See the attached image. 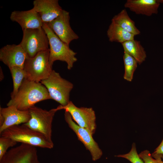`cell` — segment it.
Masks as SVG:
<instances>
[{
    "label": "cell",
    "mask_w": 163,
    "mask_h": 163,
    "mask_svg": "<svg viewBox=\"0 0 163 163\" xmlns=\"http://www.w3.org/2000/svg\"><path fill=\"white\" fill-rule=\"evenodd\" d=\"M158 1L160 3H163V0H158Z\"/></svg>",
    "instance_id": "obj_28"
},
{
    "label": "cell",
    "mask_w": 163,
    "mask_h": 163,
    "mask_svg": "<svg viewBox=\"0 0 163 163\" xmlns=\"http://www.w3.org/2000/svg\"><path fill=\"white\" fill-rule=\"evenodd\" d=\"M0 163H40L36 147L21 143L8 151Z\"/></svg>",
    "instance_id": "obj_9"
},
{
    "label": "cell",
    "mask_w": 163,
    "mask_h": 163,
    "mask_svg": "<svg viewBox=\"0 0 163 163\" xmlns=\"http://www.w3.org/2000/svg\"><path fill=\"white\" fill-rule=\"evenodd\" d=\"M51 99L46 87L40 82L24 80L16 95L7 104L21 110H27L37 103Z\"/></svg>",
    "instance_id": "obj_1"
},
{
    "label": "cell",
    "mask_w": 163,
    "mask_h": 163,
    "mask_svg": "<svg viewBox=\"0 0 163 163\" xmlns=\"http://www.w3.org/2000/svg\"><path fill=\"white\" fill-rule=\"evenodd\" d=\"M107 35L110 41L121 43L134 39L135 36L112 21L109 25L107 31Z\"/></svg>",
    "instance_id": "obj_18"
},
{
    "label": "cell",
    "mask_w": 163,
    "mask_h": 163,
    "mask_svg": "<svg viewBox=\"0 0 163 163\" xmlns=\"http://www.w3.org/2000/svg\"><path fill=\"white\" fill-rule=\"evenodd\" d=\"M70 19L69 12L63 10L57 18L47 23L58 37L69 46L71 41L79 38L71 27Z\"/></svg>",
    "instance_id": "obj_11"
},
{
    "label": "cell",
    "mask_w": 163,
    "mask_h": 163,
    "mask_svg": "<svg viewBox=\"0 0 163 163\" xmlns=\"http://www.w3.org/2000/svg\"><path fill=\"white\" fill-rule=\"evenodd\" d=\"M160 5L158 0H127L124 6L136 14L150 16L158 13Z\"/></svg>",
    "instance_id": "obj_16"
},
{
    "label": "cell",
    "mask_w": 163,
    "mask_h": 163,
    "mask_svg": "<svg viewBox=\"0 0 163 163\" xmlns=\"http://www.w3.org/2000/svg\"><path fill=\"white\" fill-rule=\"evenodd\" d=\"M40 82L47 89L51 99L63 106L70 102V93L73 85L62 78L59 73L53 70L48 77Z\"/></svg>",
    "instance_id": "obj_5"
},
{
    "label": "cell",
    "mask_w": 163,
    "mask_h": 163,
    "mask_svg": "<svg viewBox=\"0 0 163 163\" xmlns=\"http://www.w3.org/2000/svg\"><path fill=\"white\" fill-rule=\"evenodd\" d=\"M65 120L69 127L75 132L79 141L84 144L90 153L92 160L96 161L102 155V152L97 143L93 138V135L87 130L83 128L75 123L70 113L65 111Z\"/></svg>",
    "instance_id": "obj_10"
},
{
    "label": "cell",
    "mask_w": 163,
    "mask_h": 163,
    "mask_svg": "<svg viewBox=\"0 0 163 163\" xmlns=\"http://www.w3.org/2000/svg\"><path fill=\"white\" fill-rule=\"evenodd\" d=\"M17 143L11 139L1 136L0 138V160L7 152L8 149L14 146Z\"/></svg>",
    "instance_id": "obj_23"
},
{
    "label": "cell",
    "mask_w": 163,
    "mask_h": 163,
    "mask_svg": "<svg viewBox=\"0 0 163 163\" xmlns=\"http://www.w3.org/2000/svg\"><path fill=\"white\" fill-rule=\"evenodd\" d=\"M33 8L40 15L43 23H49L57 18L63 9L58 0H35Z\"/></svg>",
    "instance_id": "obj_14"
},
{
    "label": "cell",
    "mask_w": 163,
    "mask_h": 163,
    "mask_svg": "<svg viewBox=\"0 0 163 163\" xmlns=\"http://www.w3.org/2000/svg\"><path fill=\"white\" fill-rule=\"evenodd\" d=\"M13 80V88L11 94V99L16 95L24 79L27 78L26 73L24 69L14 67L9 69Z\"/></svg>",
    "instance_id": "obj_20"
},
{
    "label": "cell",
    "mask_w": 163,
    "mask_h": 163,
    "mask_svg": "<svg viewBox=\"0 0 163 163\" xmlns=\"http://www.w3.org/2000/svg\"><path fill=\"white\" fill-rule=\"evenodd\" d=\"M1 136L12 139L35 147L51 149L54 144L50 142L42 134L30 128L24 124L10 127L3 131Z\"/></svg>",
    "instance_id": "obj_3"
},
{
    "label": "cell",
    "mask_w": 163,
    "mask_h": 163,
    "mask_svg": "<svg viewBox=\"0 0 163 163\" xmlns=\"http://www.w3.org/2000/svg\"><path fill=\"white\" fill-rule=\"evenodd\" d=\"M123 59L125 68L124 78L129 82L132 81L134 73L137 67L138 62L132 56L124 52Z\"/></svg>",
    "instance_id": "obj_21"
},
{
    "label": "cell",
    "mask_w": 163,
    "mask_h": 163,
    "mask_svg": "<svg viewBox=\"0 0 163 163\" xmlns=\"http://www.w3.org/2000/svg\"><path fill=\"white\" fill-rule=\"evenodd\" d=\"M115 156L125 158L132 163H145L137 153L135 143L132 144L131 150L129 153L115 155Z\"/></svg>",
    "instance_id": "obj_22"
},
{
    "label": "cell",
    "mask_w": 163,
    "mask_h": 163,
    "mask_svg": "<svg viewBox=\"0 0 163 163\" xmlns=\"http://www.w3.org/2000/svg\"><path fill=\"white\" fill-rule=\"evenodd\" d=\"M30 117L29 110H20L14 106L0 107V134L10 127L27 123Z\"/></svg>",
    "instance_id": "obj_12"
},
{
    "label": "cell",
    "mask_w": 163,
    "mask_h": 163,
    "mask_svg": "<svg viewBox=\"0 0 163 163\" xmlns=\"http://www.w3.org/2000/svg\"><path fill=\"white\" fill-rule=\"evenodd\" d=\"M27 56L19 44H7L0 49V60L9 69L17 67L24 69Z\"/></svg>",
    "instance_id": "obj_13"
},
{
    "label": "cell",
    "mask_w": 163,
    "mask_h": 163,
    "mask_svg": "<svg viewBox=\"0 0 163 163\" xmlns=\"http://www.w3.org/2000/svg\"><path fill=\"white\" fill-rule=\"evenodd\" d=\"M124 52L133 57L140 65L145 60L146 54L140 41L134 39L121 43Z\"/></svg>",
    "instance_id": "obj_17"
},
{
    "label": "cell",
    "mask_w": 163,
    "mask_h": 163,
    "mask_svg": "<svg viewBox=\"0 0 163 163\" xmlns=\"http://www.w3.org/2000/svg\"><path fill=\"white\" fill-rule=\"evenodd\" d=\"M4 75L2 72V69L0 66V81H2L4 78Z\"/></svg>",
    "instance_id": "obj_27"
},
{
    "label": "cell",
    "mask_w": 163,
    "mask_h": 163,
    "mask_svg": "<svg viewBox=\"0 0 163 163\" xmlns=\"http://www.w3.org/2000/svg\"><path fill=\"white\" fill-rule=\"evenodd\" d=\"M42 27L48 39L50 46L49 61L51 66L52 67L54 62L59 60L66 62L68 69H71L77 60L75 57L77 53L58 37L47 23H43Z\"/></svg>",
    "instance_id": "obj_2"
},
{
    "label": "cell",
    "mask_w": 163,
    "mask_h": 163,
    "mask_svg": "<svg viewBox=\"0 0 163 163\" xmlns=\"http://www.w3.org/2000/svg\"><path fill=\"white\" fill-rule=\"evenodd\" d=\"M49 49L38 53L33 57L26 58L24 69L27 79L40 82L48 77L53 70L49 63Z\"/></svg>",
    "instance_id": "obj_4"
},
{
    "label": "cell",
    "mask_w": 163,
    "mask_h": 163,
    "mask_svg": "<svg viewBox=\"0 0 163 163\" xmlns=\"http://www.w3.org/2000/svg\"><path fill=\"white\" fill-rule=\"evenodd\" d=\"M153 153L163 155V139L160 144L155 149Z\"/></svg>",
    "instance_id": "obj_25"
},
{
    "label": "cell",
    "mask_w": 163,
    "mask_h": 163,
    "mask_svg": "<svg viewBox=\"0 0 163 163\" xmlns=\"http://www.w3.org/2000/svg\"><path fill=\"white\" fill-rule=\"evenodd\" d=\"M30 117L24 123L31 129L43 134L50 142L53 143L52 139V124L57 108L47 110L35 105L28 110Z\"/></svg>",
    "instance_id": "obj_6"
},
{
    "label": "cell",
    "mask_w": 163,
    "mask_h": 163,
    "mask_svg": "<svg viewBox=\"0 0 163 163\" xmlns=\"http://www.w3.org/2000/svg\"><path fill=\"white\" fill-rule=\"evenodd\" d=\"M11 21L18 23L22 30L42 27L43 23L39 14L33 8L27 11H14L10 16Z\"/></svg>",
    "instance_id": "obj_15"
},
{
    "label": "cell",
    "mask_w": 163,
    "mask_h": 163,
    "mask_svg": "<svg viewBox=\"0 0 163 163\" xmlns=\"http://www.w3.org/2000/svg\"><path fill=\"white\" fill-rule=\"evenodd\" d=\"M139 155L145 163H159L157 159L153 158L150 152L148 150L142 151Z\"/></svg>",
    "instance_id": "obj_24"
},
{
    "label": "cell",
    "mask_w": 163,
    "mask_h": 163,
    "mask_svg": "<svg viewBox=\"0 0 163 163\" xmlns=\"http://www.w3.org/2000/svg\"><path fill=\"white\" fill-rule=\"evenodd\" d=\"M161 158L163 162V155H161Z\"/></svg>",
    "instance_id": "obj_29"
},
{
    "label": "cell",
    "mask_w": 163,
    "mask_h": 163,
    "mask_svg": "<svg viewBox=\"0 0 163 163\" xmlns=\"http://www.w3.org/2000/svg\"><path fill=\"white\" fill-rule=\"evenodd\" d=\"M22 30L23 37L19 44L25 52L27 58L33 57L38 53L49 49L48 38L42 27Z\"/></svg>",
    "instance_id": "obj_7"
},
{
    "label": "cell",
    "mask_w": 163,
    "mask_h": 163,
    "mask_svg": "<svg viewBox=\"0 0 163 163\" xmlns=\"http://www.w3.org/2000/svg\"><path fill=\"white\" fill-rule=\"evenodd\" d=\"M111 21L135 36L140 34L141 33L136 26L134 21L129 17L126 9L122 10L118 14L114 16Z\"/></svg>",
    "instance_id": "obj_19"
},
{
    "label": "cell",
    "mask_w": 163,
    "mask_h": 163,
    "mask_svg": "<svg viewBox=\"0 0 163 163\" xmlns=\"http://www.w3.org/2000/svg\"><path fill=\"white\" fill-rule=\"evenodd\" d=\"M152 155L154 158L157 159L159 163H163L161 154H157L153 153L152 154Z\"/></svg>",
    "instance_id": "obj_26"
},
{
    "label": "cell",
    "mask_w": 163,
    "mask_h": 163,
    "mask_svg": "<svg viewBox=\"0 0 163 163\" xmlns=\"http://www.w3.org/2000/svg\"><path fill=\"white\" fill-rule=\"evenodd\" d=\"M56 108L58 110L63 109L69 112L78 125L87 130L93 135L95 133L96 117L92 108L78 107L70 101L66 105L63 106L60 105Z\"/></svg>",
    "instance_id": "obj_8"
}]
</instances>
